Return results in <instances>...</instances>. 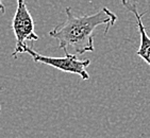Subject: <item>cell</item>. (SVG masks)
I'll return each instance as SVG.
<instances>
[{"label":"cell","instance_id":"6da1fadb","mask_svg":"<svg viewBox=\"0 0 150 138\" xmlns=\"http://www.w3.org/2000/svg\"><path fill=\"white\" fill-rule=\"evenodd\" d=\"M65 13L66 20L52 29L49 35L58 40L59 47L64 50V53H67L71 48L76 55L94 51V31L96 28L105 25L104 33L107 34L117 20L116 14L105 6L92 15L76 16L70 6L65 9Z\"/></svg>","mask_w":150,"mask_h":138},{"label":"cell","instance_id":"7a4b0ae2","mask_svg":"<svg viewBox=\"0 0 150 138\" xmlns=\"http://www.w3.org/2000/svg\"><path fill=\"white\" fill-rule=\"evenodd\" d=\"M12 29L16 38V45L12 56L17 58L20 53L26 52V42L38 39V35L34 31V20L25 0H17V8L12 20Z\"/></svg>","mask_w":150,"mask_h":138},{"label":"cell","instance_id":"3957f363","mask_svg":"<svg viewBox=\"0 0 150 138\" xmlns=\"http://www.w3.org/2000/svg\"><path fill=\"white\" fill-rule=\"evenodd\" d=\"M26 53H28L32 58V60L36 63L46 64V65H49V66L53 67L55 69H59L61 71L79 75L83 80L90 79V75L86 71V68L91 64V61L88 58L79 60L76 54H70L68 52L65 53V56H63V58L46 56V55L40 54L29 47H27Z\"/></svg>","mask_w":150,"mask_h":138},{"label":"cell","instance_id":"277c9868","mask_svg":"<svg viewBox=\"0 0 150 138\" xmlns=\"http://www.w3.org/2000/svg\"><path fill=\"white\" fill-rule=\"evenodd\" d=\"M121 4L124 6L125 9H127L129 12H131L135 16L136 23L139 27V36H141V42H139V48L136 51V55L141 56L143 60L150 66V37L148 36L145 26L143 25L142 18L144 17L145 13L139 14L137 11V4L135 3H130L128 0H121Z\"/></svg>","mask_w":150,"mask_h":138},{"label":"cell","instance_id":"5b68a950","mask_svg":"<svg viewBox=\"0 0 150 138\" xmlns=\"http://www.w3.org/2000/svg\"><path fill=\"white\" fill-rule=\"evenodd\" d=\"M0 6H1V12L4 13V12H6V9H4V6H3V3H2V0H0Z\"/></svg>","mask_w":150,"mask_h":138}]
</instances>
